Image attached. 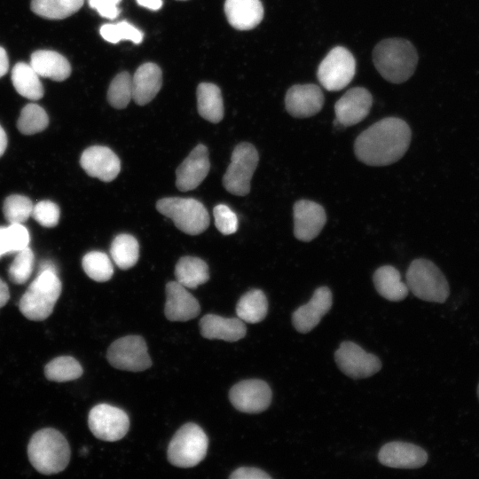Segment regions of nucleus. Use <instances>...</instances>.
I'll use <instances>...</instances> for the list:
<instances>
[{"label": "nucleus", "mask_w": 479, "mask_h": 479, "mask_svg": "<svg viewBox=\"0 0 479 479\" xmlns=\"http://www.w3.org/2000/svg\"><path fill=\"white\" fill-rule=\"evenodd\" d=\"M62 284L54 271L38 272L20 301V310L27 319L43 321L53 311Z\"/></svg>", "instance_id": "20e7f679"}, {"label": "nucleus", "mask_w": 479, "mask_h": 479, "mask_svg": "<svg viewBox=\"0 0 479 479\" xmlns=\"http://www.w3.org/2000/svg\"><path fill=\"white\" fill-rule=\"evenodd\" d=\"M411 130L402 119L387 117L360 133L354 143L357 158L370 166H387L399 161L411 142Z\"/></svg>", "instance_id": "f257e3e1"}, {"label": "nucleus", "mask_w": 479, "mask_h": 479, "mask_svg": "<svg viewBox=\"0 0 479 479\" xmlns=\"http://www.w3.org/2000/svg\"><path fill=\"white\" fill-rule=\"evenodd\" d=\"M88 425L97 438L114 442L128 433L130 419L123 410L108 404H99L90 411Z\"/></svg>", "instance_id": "9b49d317"}, {"label": "nucleus", "mask_w": 479, "mask_h": 479, "mask_svg": "<svg viewBox=\"0 0 479 479\" xmlns=\"http://www.w3.org/2000/svg\"><path fill=\"white\" fill-rule=\"evenodd\" d=\"M208 439L195 423L183 425L173 436L168 446V459L177 467H192L206 456Z\"/></svg>", "instance_id": "0eeeda50"}, {"label": "nucleus", "mask_w": 479, "mask_h": 479, "mask_svg": "<svg viewBox=\"0 0 479 479\" xmlns=\"http://www.w3.org/2000/svg\"><path fill=\"white\" fill-rule=\"evenodd\" d=\"M35 255L29 247L16 253L8 270L10 280L17 285L24 284L33 272Z\"/></svg>", "instance_id": "ea45409f"}, {"label": "nucleus", "mask_w": 479, "mask_h": 479, "mask_svg": "<svg viewBox=\"0 0 479 479\" xmlns=\"http://www.w3.org/2000/svg\"><path fill=\"white\" fill-rule=\"evenodd\" d=\"M294 234L301 241L309 242L321 232L326 222L324 208L312 200H297L293 208Z\"/></svg>", "instance_id": "2eb2a0df"}, {"label": "nucleus", "mask_w": 479, "mask_h": 479, "mask_svg": "<svg viewBox=\"0 0 479 479\" xmlns=\"http://www.w3.org/2000/svg\"><path fill=\"white\" fill-rule=\"evenodd\" d=\"M324 105V94L316 84H295L288 89L285 106L296 118H307L318 114Z\"/></svg>", "instance_id": "a211bd4d"}, {"label": "nucleus", "mask_w": 479, "mask_h": 479, "mask_svg": "<svg viewBox=\"0 0 479 479\" xmlns=\"http://www.w3.org/2000/svg\"><path fill=\"white\" fill-rule=\"evenodd\" d=\"M132 99V76L128 72L118 74L111 82L107 100L117 109L125 108Z\"/></svg>", "instance_id": "e433bc0d"}, {"label": "nucleus", "mask_w": 479, "mask_h": 479, "mask_svg": "<svg viewBox=\"0 0 479 479\" xmlns=\"http://www.w3.org/2000/svg\"><path fill=\"white\" fill-rule=\"evenodd\" d=\"M231 479H271L263 470L257 467H239L229 476Z\"/></svg>", "instance_id": "c03bdc74"}, {"label": "nucleus", "mask_w": 479, "mask_h": 479, "mask_svg": "<svg viewBox=\"0 0 479 479\" xmlns=\"http://www.w3.org/2000/svg\"><path fill=\"white\" fill-rule=\"evenodd\" d=\"M379 461L394 468H419L428 461L424 449L411 443L394 441L384 444L379 453Z\"/></svg>", "instance_id": "6ab92c4d"}, {"label": "nucleus", "mask_w": 479, "mask_h": 479, "mask_svg": "<svg viewBox=\"0 0 479 479\" xmlns=\"http://www.w3.org/2000/svg\"><path fill=\"white\" fill-rule=\"evenodd\" d=\"M99 33L106 41L111 43H117L122 40L140 43L143 40V33L125 20L114 24H104Z\"/></svg>", "instance_id": "58836bf2"}, {"label": "nucleus", "mask_w": 479, "mask_h": 479, "mask_svg": "<svg viewBox=\"0 0 479 479\" xmlns=\"http://www.w3.org/2000/svg\"><path fill=\"white\" fill-rule=\"evenodd\" d=\"M9 68V60L6 51L0 46V78L4 76Z\"/></svg>", "instance_id": "a18cd8bd"}, {"label": "nucleus", "mask_w": 479, "mask_h": 479, "mask_svg": "<svg viewBox=\"0 0 479 479\" xmlns=\"http://www.w3.org/2000/svg\"><path fill=\"white\" fill-rule=\"evenodd\" d=\"M198 112L205 120L217 123L224 117V102L220 89L213 83L202 82L197 88Z\"/></svg>", "instance_id": "bb28decb"}, {"label": "nucleus", "mask_w": 479, "mask_h": 479, "mask_svg": "<svg viewBox=\"0 0 479 479\" xmlns=\"http://www.w3.org/2000/svg\"><path fill=\"white\" fill-rule=\"evenodd\" d=\"M137 4L147 9L157 11L162 6L161 0H137Z\"/></svg>", "instance_id": "de8ad7c7"}, {"label": "nucleus", "mask_w": 479, "mask_h": 479, "mask_svg": "<svg viewBox=\"0 0 479 479\" xmlns=\"http://www.w3.org/2000/svg\"><path fill=\"white\" fill-rule=\"evenodd\" d=\"M59 208L51 200H42L33 207L31 216L44 227H54L59 219Z\"/></svg>", "instance_id": "a19ab883"}, {"label": "nucleus", "mask_w": 479, "mask_h": 479, "mask_svg": "<svg viewBox=\"0 0 479 479\" xmlns=\"http://www.w3.org/2000/svg\"><path fill=\"white\" fill-rule=\"evenodd\" d=\"M110 255L114 263L122 270L133 267L139 257V245L135 237L119 234L112 241Z\"/></svg>", "instance_id": "2f4dec72"}, {"label": "nucleus", "mask_w": 479, "mask_h": 479, "mask_svg": "<svg viewBox=\"0 0 479 479\" xmlns=\"http://www.w3.org/2000/svg\"><path fill=\"white\" fill-rule=\"evenodd\" d=\"M200 334L209 340L237 342L247 333L244 321L239 318H224L216 314H207L199 323Z\"/></svg>", "instance_id": "4be33fe9"}, {"label": "nucleus", "mask_w": 479, "mask_h": 479, "mask_svg": "<svg viewBox=\"0 0 479 479\" xmlns=\"http://www.w3.org/2000/svg\"><path fill=\"white\" fill-rule=\"evenodd\" d=\"M33 207L29 198L24 195L12 194L4 200L3 212L10 224H23L31 216Z\"/></svg>", "instance_id": "4c0bfd02"}, {"label": "nucleus", "mask_w": 479, "mask_h": 479, "mask_svg": "<svg viewBox=\"0 0 479 479\" xmlns=\"http://www.w3.org/2000/svg\"><path fill=\"white\" fill-rule=\"evenodd\" d=\"M162 73L154 63L141 65L132 76V99L139 106L149 103L160 91Z\"/></svg>", "instance_id": "5701e85b"}, {"label": "nucleus", "mask_w": 479, "mask_h": 479, "mask_svg": "<svg viewBox=\"0 0 479 479\" xmlns=\"http://www.w3.org/2000/svg\"><path fill=\"white\" fill-rule=\"evenodd\" d=\"M84 0H31L34 13L48 20H63L82 6Z\"/></svg>", "instance_id": "7c9ffc66"}, {"label": "nucleus", "mask_w": 479, "mask_h": 479, "mask_svg": "<svg viewBox=\"0 0 479 479\" xmlns=\"http://www.w3.org/2000/svg\"><path fill=\"white\" fill-rule=\"evenodd\" d=\"M6 147H7V136L4 130L0 125V157L4 154Z\"/></svg>", "instance_id": "09e8293b"}, {"label": "nucleus", "mask_w": 479, "mask_h": 479, "mask_svg": "<svg viewBox=\"0 0 479 479\" xmlns=\"http://www.w3.org/2000/svg\"><path fill=\"white\" fill-rule=\"evenodd\" d=\"M373 61L385 80L402 83L413 75L418 64V53L406 39L387 38L374 47Z\"/></svg>", "instance_id": "f03ea898"}, {"label": "nucleus", "mask_w": 479, "mask_h": 479, "mask_svg": "<svg viewBox=\"0 0 479 479\" xmlns=\"http://www.w3.org/2000/svg\"><path fill=\"white\" fill-rule=\"evenodd\" d=\"M31 67L40 77L50 78L53 81H64L71 74L68 60L57 51L38 50L32 53Z\"/></svg>", "instance_id": "393cba45"}, {"label": "nucleus", "mask_w": 479, "mask_h": 479, "mask_svg": "<svg viewBox=\"0 0 479 479\" xmlns=\"http://www.w3.org/2000/svg\"><path fill=\"white\" fill-rule=\"evenodd\" d=\"M156 208L186 234L198 235L209 225L210 218L207 208L193 198H163L156 202Z\"/></svg>", "instance_id": "423d86ee"}, {"label": "nucleus", "mask_w": 479, "mask_h": 479, "mask_svg": "<svg viewBox=\"0 0 479 479\" xmlns=\"http://www.w3.org/2000/svg\"><path fill=\"white\" fill-rule=\"evenodd\" d=\"M83 373L80 363L69 356L52 359L44 367L45 377L51 381L66 382L76 380Z\"/></svg>", "instance_id": "473e14b6"}, {"label": "nucleus", "mask_w": 479, "mask_h": 479, "mask_svg": "<svg viewBox=\"0 0 479 479\" xmlns=\"http://www.w3.org/2000/svg\"><path fill=\"white\" fill-rule=\"evenodd\" d=\"M224 12L230 25L238 30L253 29L263 18L260 0H226Z\"/></svg>", "instance_id": "b1692460"}, {"label": "nucleus", "mask_w": 479, "mask_h": 479, "mask_svg": "<svg viewBox=\"0 0 479 479\" xmlns=\"http://www.w3.org/2000/svg\"><path fill=\"white\" fill-rule=\"evenodd\" d=\"M355 73L356 60L351 52L342 46H336L319 64L317 76L326 90L338 91L351 82Z\"/></svg>", "instance_id": "1a4fd4ad"}, {"label": "nucleus", "mask_w": 479, "mask_h": 479, "mask_svg": "<svg viewBox=\"0 0 479 479\" xmlns=\"http://www.w3.org/2000/svg\"><path fill=\"white\" fill-rule=\"evenodd\" d=\"M210 169L208 148L196 145L176 170V186L181 192L195 189L208 176Z\"/></svg>", "instance_id": "dca6fc26"}, {"label": "nucleus", "mask_w": 479, "mask_h": 479, "mask_svg": "<svg viewBox=\"0 0 479 479\" xmlns=\"http://www.w3.org/2000/svg\"><path fill=\"white\" fill-rule=\"evenodd\" d=\"M27 456L34 468L43 475L63 471L70 460V447L65 436L54 428L35 432L27 445Z\"/></svg>", "instance_id": "7ed1b4c3"}, {"label": "nucleus", "mask_w": 479, "mask_h": 479, "mask_svg": "<svg viewBox=\"0 0 479 479\" xmlns=\"http://www.w3.org/2000/svg\"><path fill=\"white\" fill-rule=\"evenodd\" d=\"M106 358L119 370L141 372L152 365L147 345L142 336L127 335L114 341L108 348Z\"/></svg>", "instance_id": "9d476101"}, {"label": "nucleus", "mask_w": 479, "mask_h": 479, "mask_svg": "<svg viewBox=\"0 0 479 479\" xmlns=\"http://www.w3.org/2000/svg\"><path fill=\"white\" fill-rule=\"evenodd\" d=\"M44 271H51L57 273V269L55 267V264L51 261H43V263H41L39 272H42Z\"/></svg>", "instance_id": "8fccbe9b"}, {"label": "nucleus", "mask_w": 479, "mask_h": 479, "mask_svg": "<svg viewBox=\"0 0 479 479\" xmlns=\"http://www.w3.org/2000/svg\"><path fill=\"white\" fill-rule=\"evenodd\" d=\"M39 75L30 64L19 62L12 70V82L16 91L30 100H38L43 96V87Z\"/></svg>", "instance_id": "cd10ccee"}, {"label": "nucleus", "mask_w": 479, "mask_h": 479, "mask_svg": "<svg viewBox=\"0 0 479 479\" xmlns=\"http://www.w3.org/2000/svg\"><path fill=\"white\" fill-rule=\"evenodd\" d=\"M164 313L170 321H188L195 318L200 307L198 300L177 281L168 282L165 287Z\"/></svg>", "instance_id": "412c9836"}, {"label": "nucleus", "mask_w": 479, "mask_h": 479, "mask_svg": "<svg viewBox=\"0 0 479 479\" xmlns=\"http://www.w3.org/2000/svg\"><path fill=\"white\" fill-rule=\"evenodd\" d=\"M175 277L185 287L196 288L208 280V266L199 257L183 256L176 264Z\"/></svg>", "instance_id": "c85d7f7f"}, {"label": "nucleus", "mask_w": 479, "mask_h": 479, "mask_svg": "<svg viewBox=\"0 0 479 479\" xmlns=\"http://www.w3.org/2000/svg\"><path fill=\"white\" fill-rule=\"evenodd\" d=\"M215 224L217 230L224 235L236 232L238 229V218L236 214L226 205H216L213 209Z\"/></svg>", "instance_id": "79ce46f5"}, {"label": "nucleus", "mask_w": 479, "mask_h": 479, "mask_svg": "<svg viewBox=\"0 0 479 479\" xmlns=\"http://www.w3.org/2000/svg\"><path fill=\"white\" fill-rule=\"evenodd\" d=\"M29 242L28 230L22 224L0 226V258L24 249Z\"/></svg>", "instance_id": "72a5a7b5"}, {"label": "nucleus", "mask_w": 479, "mask_h": 479, "mask_svg": "<svg viewBox=\"0 0 479 479\" xmlns=\"http://www.w3.org/2000/svg\"><path fill=\"white\" fill-rule=\"evenodd\" d=\"M334 359L340 370L352 379L370 377L381 368L378 357L367 353L359 345L349 341L341 343L334 353Z\"/></svg>", "instance_id": "f8f14e48"}, {"label": "nucleus", "mask_w": 479, "mask_h": 479, "mask_svg": "<svg viewBox=\"0 0 479 479\" xmlns=\"http://www.w3.org/2000/svg\"><path fill=\"white\" fill-rule=\"evenodd\" d=\"M183 1V0H182Z\"/></svg>", "instance_id": "603ef678"}, {"label": "nucleus", "mask_w": 479, "mask_h": 479, "mask_svg": "<svg viewBox=\"0 0 479 479\" xmlns=\"http://www.w3.org/2000/svg\"><path fill=\"white\" fill-rule=\"evenodd\" d=\"M258 161V153L252 144L242 142L237 145L223 177L225 190L234 195H247L250 192V182Z\"/></svg>", "instance_id": "6e6552de"}, {"label": "nucleus", "mask_w": 479, "mask_h": 479, "mask_svg": "<svg viewBox=\"0 0 479 479\" xmlns=\"http://www.w3.org/2000/svg\"><path fill=\"white\" fill-rule=\"evenodd\" d=\"M84 171L104 182L113 181L121 170L118 156L108 147L93 145L85 149L80 158Z\"/></svg>", "instance_id": "f3484780"}, {"label": "nucleus", "mask_w": 479, "mask_h": 479, "mask_svg": "<svg viewBox=\"0 0 479 479\" xmlns=\"http://www.w3.org/2000/svg\"><path fill=\"white\" fill-rule=\"evenodd\" d=\"M229 399L234 408L241 412L258 413L271 404V389L264 381L245 380L232 387Z\"/></svg>", "instance_id": "ddd939ff"}, {"label": "nucleus", "mask_w": 479, "mask_h": 479, "mask_svg": "<svg viewBox=\"0 0 479 479\" xmlns=\"http://www.w3.org/2000/svg\"><path fill=\"white\" fill-rule=\"evenodd\" d=\"M372 104L373 97L365 88L349 89L334 105L336 125L349 127L357 124L368 115Z\"/></svg>", "instance_id": "4468645a"}, {"label": "nucleus", "mask_w": 479, "mask_h": 479, "mask_svg": "<svg viewBox=\"0 0 479 479\" xmlns=\"http://www.w3.org/2000/svg\"><path fill=\"white\" fill-rule=\"evenodd\" d=\"M10 298V293L7 284L0 279V309L4 307Z\"/></svg>", "instance_id": "49530a36"}, {"label": "nucleus", "mask_w": 479, "mask_h": 479, "mask_svg": "<svg viewBox=\"0 0 479 479\" xmlns=\"http://www.w3.org/2000/svg\"><path fill=\"white\" fill-rule=\"evenodd\" d=\"M373 279L377 292L389 301H402L408 294L406 283L402 282L399 271L391 265L378 268Z\"/></svg>", "instance_id": "a878e982"}, {"label": "nucleus", "mask_w": 479, "mask_h": 479, "mask_svg": "<svg viewBox=\"0 0 479 479\" xmlns=\"http://www.w3.org/2000/svg\"><path fill=\"white\" fill-rule=\"evenodd\" d=\"M267 312L268 301L260 289H252L245 293L236 305L238 318L251 324L263 320Z\"/></svg>", "instance_id": "c756f323"}, {"label": "nucleus", "mask_w": 479, "mask_h": 479, "mask_svg": "<svg viewBox=\"0 0 479 479\" xmlns=\"http://www.w3.org/2000/svg\"><path fill=\"white\" fill-rule=\"evenodd\" d=\"M89 5L95 9L99 15L104 18L114 20L119 13L120 9L117 4L122 0H88Z\"/></svg>", "instance_id": "37998d69"}, {"label": "nucleus", "mask_w": 479, "mask_h": 479, "mask_svg": "<svg viewBox=\"0 0 479 479\" xmlns=\"http://www.w3.org/2000/svg\"><path fill=\"white\" fill-rule=\"evenodd\" d=\"M49 124L45 110L37 104H27L20 112L17 128L24 135H33L44 130Z\"/></svg>", "instance_id": "f704fd0d"}, {"label": "nucleus", "mask_w": 479, "mask_h": 479, "mask_svg": "<svg viewBox=\"0 0 479 479\" xmlns=\"http://www.w3.org/2000/svg\"><path fill=\"white\" fill-rule=\"evenodd\" d=\"M477 396H478V398H479V384H478V387H477Z\"/></svg>", "instance_id": "3c124183"}, {"label": "nucleus", "mask_w": 479, "mask_h": 479, "mask_svg": "<svg viewBox=\"0 0 479 479\" xmlns=\"http://www.w3.org/2000/svg\"><path fill=\"white\" fill-rule=\"evenodd\" d=\"M84 272L97 282L109 280L114 274V268L108 255L101 251H90L82 260Z\"/></svg>", "instance_id": "c9c22d12"}, {"label": "nucleus", "mask_w": 479, "mask_h": 479, "mask_svg": "<svg viewBox=\"0 0 479 479\" xmlns=\"http://www.w3.org/2000/svg\"><path fill=\"white\" fill-rule=\"evenodd\" d=\"M333 295L326 287H318L310 300L300 306L292 315L294 328L302 334L311 331L331 309Z\"/></svg>", "instance_id": "aec40b11"}, {"label": "nucleus", "mask_w": 479, "mask_h": 479, "mask_svg": "<svg viewBox=\"0 0 479 479\" xmlns=\"http://www.w3.org/2000/svg\"><path fill=\"white\" fill-rule=\"evenodd\" d=\"M405 277L408 289L421 300L444 302L449 296V284L445 277L429 260H413Z\"/></svg>", "instance_id": "39448f33"}]
</instances>
